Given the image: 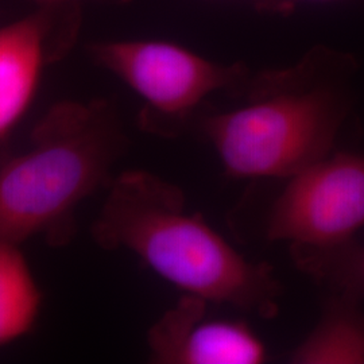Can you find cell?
I'll list each match as a JSON object with an SVG mask.
<instances>
[{"label":"cell","mask_w":364,"mask_h":364,"mask_svg":"<svg viewBox=\"0 0 364 364\" xmlns=\"http://www.w3.org/2000/svg\"><path fill=\"white\" fill-rule=\"evenodd\" d=\"M355 58L317 45L293 65L252 72L239 105L196 119L236 180H282L335 151L353 103Z\"/></svg>","instance_id":"1"},{"label":"cell","mask_w":364,"mask_h":364,"mask_svg":"<svg viewBox=\"0 0 364 364\" xmlns=\"http://www.w3.org/2000/svg\"><path fill=\"white\" fill-rule=\"evenodd\" d=\"M100 247L134 254L186 294L270 320L281 281L267 262H252L188 208L181 188L146 170H126L108 186L92 225Z\"/></svg>","instance_id":"2"},{"label":"cell","mask_w":364,"mask_h":364,"mask_svg":"<svg viewBox=\"0 0 364 364\" xmlns=\"http://www.w3.org/2000/svg\"><path fill=\"white\" fill-rule=\"evenodd\" d=\"M129 139L107 102H61L25 151L0 166V240L22 245L58 232L78 205L109 186Z\"/></svg>","instance_id":"3"},{"label":"cell","mask_w":364,"mask_h":364,"mask_svg":"<svg viewBox=\"0 0 364 364\" xmlns=\"http://www.w3.org/2000/svg\"><path fill=\"white\" fill-rule=\"evenodd\" d=\"M90 53L144 100V130L166 138L195 126L209 95L224 91L234 97L252 75L243 63H215L166 41L96 42Z\"/></svg>","instance_id":"4"},{"label":"cell","mask_w":364,"mask_h":364,"mask_svg":"<svg viewBox=\"0 0 364 364\" xmlns=\"http://www.w3.org/2000/svg\"><path fill=\"white\" fill-rule=\"evenodd\" d=\"M264 210L262 235L289 247H329L364 228V156L333 151L289 176Z\"/></svg>","instance_id":"5"},{"label":"cell","mask_w":364,"mask_h":364,"mask_svg":"<svg viewBox=\"0 0 364 364\" xmlns=\"http://www.w3.org/2000/svg\"><path fill=\"white\" fill-rule=\"evenodd\" d=\"M76 7H38L0 27V139L25 117L45 69L75 37Z\"/></svg>","instance_id":"6"},{"label":"cell","mask_w":364,"mask_h":364,"mask_svg":"<svg viewBox=\"0 0 364 364\" xmlns=\"http://www.w3.org/2000/svg\"><path fill=\"white\" fill-rule=\"evenodd\" d=\"M208 299L183 293L147 333L156 364H262L269 358L262 338L240 320L209 316Z\"/></svg>","instance_id":"7"},{"label":"cell","mask_w":364,"mask_h":364,"mask_svg":"<svg viewBox=\"0 0 364 364\" xmlns=\"http://www.w3.org/2000/svg\"><path fill=\"white\" fill-rule=\"evenodd\" d=\"M362 299L326 293L312 331L287 355L291 364H364Z\"/></svg>","instance_id":"8"},{"label":"cell","mask_w":364,"mask_h":364,"mask_svg":"<svg viewBox=\"0 0 364 364\" xmlns=\"http://www.w3.org/2000/svg\"><path fill=\"white\" fill-rule=\"evenodd\" d=\"M42 308V291L21 245L0 240V348L26 336Z\"/></svg>","instance_id":"9"},{"label":"cell","mask_w":364,"mask_h":364,"mask_svg":"<svg viewBox=\"0 0 364 364\" xmlns=\"http://www.w3.org/2000/svg\"><path fill=\"white\" fill-rule=\"evenodd\" d=\"M299 272L326 293L364 299V245L351 239L329 247H289Z\"/></svg>","instance_id":"10"},{"label":"cell","mask_w":364,"mask_h":364,"mask_svg":"<svg viewBox=\"0 0 364 364\" xmlns=\"http://www.w3.org/2000/svg\"><path fill=\"white\" fill-rule=\"evenodd\" d=\"M308 1H331V0H251L255 10L259 13L273 14V15H287L290 14L301 3Z\"/></svg>","instance_id":"11"},{"label":"cell","mask_w":364,"mask_h":364,"mask_svg":"<svg viewBox=\"0 0 364 364\" xmlns=\"http://www.w3.org/2000/svg\"><path fill=\"white\" fill-rule=\"evenodd\" d=\"M38 7H64V6H78L81 1L87 0H27Z\"/></svg>","instance_id":"12"}]
</instances>
